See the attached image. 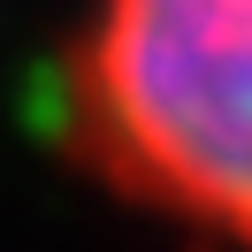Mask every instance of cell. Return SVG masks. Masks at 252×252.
<instances>
[{"label":"cell","mask_w":252,"mask_h":252,"mask_svg":"<svg viewBox=\"0 0 252 252\" xmlns=\"http://www.w3.org/2000/svg\"><path fill=\"white\" fill-rule=\"evenodd\" d=\"M69 123L107 191L252 245V0H92Z\"/></svg>","instance_id":"6da1fadb"}]
</instances>
